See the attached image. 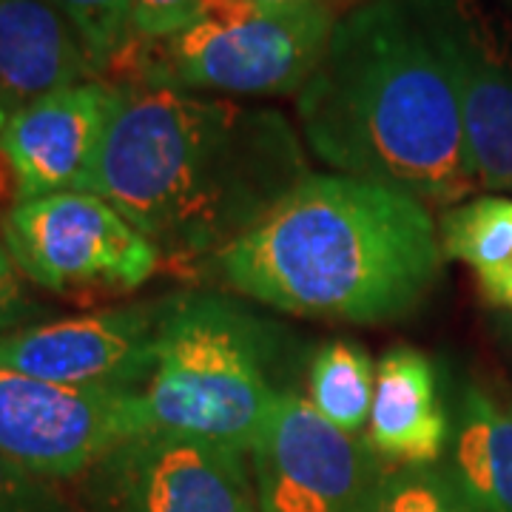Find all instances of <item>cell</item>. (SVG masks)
I'll return each instance as SVG.
<instances>
[{"instance_id":"obj_15","label":"cell","mask_w":512,"mask_h":512,"mask_svg":"<svg viewBox=\"0 0 512 512\" xmlns=\"http://www.w3.org/2000/svg\"><path fill=\"white\" fill-rule=\"evenodd\" d=\"M444 458L441 467L478 512H512V399L464 384Z\"/></svg>"},{"instance_id":"obj_23","label":"cell","mask_w":512,"mask_h":512,"mask_svg":"<svg viewBox=\"0 0 512 512\" xmlns=\"http://www.w3.org/2000/svg\"><path fill=\"white\" fill-rule=\"evenodd\" d=\"M478 288L490 305L512 311V265L504 271H495V274L478 276Z\"/></svg>"},{"instance_id":"obj_10","label":"cell","mask_w":512,"mask_h":512,"mask_svg":"<svg viewBox=\"0 0 512 512\" xmlns=\"http://www.w3.org/2000/svg\"><path fill=\"white\" fill-rule=\"evenodd\" d=\"M143 433L137 393H100L0 367V456L43 478H83Z\"/></svg>"},{"instance_id":"obj_6","label":"cell","mask_w":512,"mask_h":512,"mask_svg":"<svg viewBox=\"0 0 512 512\" xmlns=\"http://www.w3.org/2000/svg\"><path fill=\"white\" fill-rule=\"evenodd\" d=\"M0 237L20 274L57 296L137 291L163 256L111 202L89 191L18 200Z\"/></svg>"},{"instance_id":"obj_3","label":"cell","mask_w":512,"mask_h":512,"mask_svg":"<svg viewBox=\"0 0 512 512\" xmlns=\"http://www.w3.org/2000/svg\"><path fill=\"white\" fill-rule=\"evenodd\" d=\"M211 262L222 285L256 305L376 325L419 308L444 251L424 202L328 171L305 177Z\"/></svg>"},{"instance_id":"obj_2","label":"cell","mask_w":512,"mask_h":512,"mask_svg":"<svg viewBox=\"0 0 512 512\" xmlns=\"http://www.w3.org/2000/svg\"><path fill=\"white\" fill-rule=\"evenodd\" d=\"M296 114L333 174L424 205H458L478 185L456 86L410 0H367L336 20Z\"/></svg>"},{"instance_id":"obj_27","label":"cell","mask_w":512,"mask_h":512,"mask_svg":"<svg viewBox=\"0 0 512 512\" xmlns=\"http://www.w3.org/2000/svg\"><path fill=\"white\" fill-rule=\"evenodd\" d=\"M362 3H367V0H362Z\"/></svg>"},{"instance_id":"obj_21","label":"cell","mask_w":512,"mask_h":512,"mask_svg":"<svg viewBox=\"0 0 512 512\" xmlns=\"http://www.w3.org/2000/svg\"><path fill=\"white\" fill-rule=\"evenodd\" d=\"M211 0H131V40H163L197 23Z\"/></svg>"},{"instance_id":"obj_12","label":"cell","mask_w":512,"mask_h":512,"mask_svg":"<svg viewBox=\"0 0 512 512\" xmlns=\"http://www.w3.org/2000/svg\"><path fill=\"white\" fill-rule=\"evenodd\" d=\"M120 83L89 77L43 94L0 128V157L6 160L18 200L46 194H92Z\"/></svg>"},{"instance_id":"obj_14","label":"cell","mask_w":512,"mask_h":512,"mask_svg":"<svg viewBox=\"0 0 512 512\" xmlns=\"http://www.w3.org/2000/svg\"><path fill=\"white\" fill-rule=\"evenodd\" d=\"M100 77L74 26L49 0H0V128L32 100Z\"/></svg>"},{"instance_id":"obj_13","label":"cell","mask_w":512,"mask_h":512,"mask_svg":"<svg viewBox=\"0 0 512 512\" xmlns=\"http://www.w3.org/2000/svg\"><path fill=\"white\" fill-rule=\"evenodd\" d=\"M453 416L441 402L433 362L416 348H390L376 365L367 444L390 467H436L447 456Z\"/></svg>"},{"instance_id":"obj_7","label":"cell","mask_w":512,"mask_h":512,"mask_svg":"<svg viewBox=\"0 0 512 512\" xmlns=\"http://www.w3.org/2000/svg\"><path fill=\"white\" fill-rule=\"evenodd\" d=\"M83 495L92 512H259L248 453L160 430L111 447Z\"/></svg>"},{"instance_id":"obj_25","label":"cell","mask_w":512,"mask_h":512,"mask_svg":"<svg viewBox=\"0 0 512 512\" xmlns=\"http://www.w3.org/2000/svg\"><path fill=\"white\" fill-rule=\"evenodd\" d=\"M504 322H507L504 328H507V333H510V339H512V319H504Z\"/></svg>"},{"instance_id":"obj_24","label":"cell","mask_w":512,"mask_h":512,"mask_svg":"<svg viewBox=\"0 0 512 512\" xmlns=\"http://www.w3.org/2000/svg\"><path fill=\"white\" fill-rule=\"evenodd\" d=\"M239 3H248L256 9H302V6H316L325 0H239Z\"/></svg>"},{"instance_id":"obj_4","label":"cell","mask_w":512,"mask_h":512,"mask_svg":"<svg viewBox=\"0 0 512 512\" xmlns=\"http://www.w3.org/2000/svg\"><path fill=\"white\" fill-rule=\"evenodd\" d=\"M302 348L291 330L214 291L165 296L157 367L137 393L140 427L251 453L268 416L299 393Z\"/></svg>"},{"instance_id":"obj_9","label":"cell","mask_w":512,"mask_h":512,"mask_svg":"<svg viewBox=\"0 0 512 512\" xmlns=\"http://www.w3.org/2000/svg\"><path fill=\"white\" fill-rule=\"evenodd\" d=\"M456 86L478 185L512 191V23L487 0H410Z\"/></svg>"},{"instance_id":"obj_18","label":"cell","mask_w":512,"mask_h":512,"mask_svg":"<svg viewBox=\"0 0 512 512\" xmlns=\"http://www.w3.org/2000/svg\"><path fill=\"white\" fill-rule=\"evenodd\" d=\"M365 512H478L450 473L436 467H390Z\"/></svg>"},{"instance_id":"obj_8","label":"cell","mask_w":512,"mask_h":512,"mask_svg":"<svg viewBox=\"0 0 512 512\" xmlns=\"http://www.w3.org/2000/svg\"><path fill=\"white\" fill-rule=\"evenodd\" d=\"M248 458L259 512H365L390 470L302 393L276 404Z\"/></svg>"},{"instance_id":"obj_1","label":"cell","mask_w":512,"mask_h":512,"mask_svg":"<svg viewBox=\"0 0 512 512\" xmlns=\"http://www.w3.org/2000/svg\"><path fill=\"white\" fill-rule=\"evenodd\" d=\"M302 143L274 109L120 80L92 194L163 256H217L311 177Z\"/></svg>"},{"instance_id":"obj_17","label":"cell","mask_w":512,"mask_h":512,"mask_svg":"<svg viewBox=\"0 0 512 512\" xmlns=\"http://www.w3.org/2000/svg\"><path fill=\"white\" fill-rule=\"evenodd\" d=\"M444 259L470 265L476 276L512 265V200L476 197L458 202L439 220Z\"/></svg>"},{"instance_id":"obj_11","label":"cell","mask_w":512,"mask_h":512,"mask_svg":"<svg viewBox=\"0 0 512 512\" xmlns=\"http://www.w3.org/2000/svg\"><path fill=\"white\" fill-rule=\"evenodd\" d=\"M157 302L120 305L0 336V367L100 393H140L157 367Z\"/></svg>"},{"instance_id":"obj_19","label":"cell","mask_w":512,"mask_h":512,"mask_svg":"<svg viewBox=\"0 0 512 512\" xmlns=\"http://www.w3.org/2000/svg\"><path fill=\"white\" fill-rule=\"evenodd\" d=\"M74 26L92 57L94 72L103 74L131 43V0H49Z\"/></svg>"},{"instance_id":"obj_5","label":"cell","mask_w":512,"mask_h":512,"mask_svg":"<svg viewBox=\"0 0 512 512\" xmlns=\"http://www.w3.org/2000/svg\"><path fill=\"white\" fill-rule=\"evenodd\" d=\"M336 20L330 3L256 9L239 0H211L183 32L131 40L114 66H126V80L211 97L299 94L325 55Z\"/></svg>"},{"instance_id":"obj_22","label":"cell","mask_w":512,"mask_h":512,"mask_svg":"<svg viewBox=\"0 0 512 512\" xmlns=\"http://www.w3.org/2000/svg\"><path fill=\"white\" fill-rule=\"evenodd\" d=\"M46 313L49 308L35 302L32 293L26 291V276L20 274L6 242L0 237V336L37 325Z\"/></svg>"},{"instance_id":"obj_16","label":"cell","mask_w":512,"mask_h":512,"mask_svg":"<svg viewBox=\"0 0 512 512\" xmlns=\"http://www.w3.org/2000/svg\"><path fill=\"white\" fill-rule=\"evenodd\" d=\"M376 399V362L359 342L333 339L308 362V402L322 419L359 436Z\"/></svg>"},{"instance_id":"obj_20","label":"cell","mask_w":512,"mask_h":512,"mask_svg":"<svg viewBox=\"0 0 512 512\" xmlns=\"http://www.w3.org/2000/svg\"><path fill=\"white\" fill-rule=\"evenodd\" d=\"M0 512H74L52 478L0 456Z\"/></svg>"},{"instance_id":"obj_26","label":"cell","mask_w":512,"mask_h":512,"mask_svg":"<svg viewBox=\"0 0 512 512\" xmlns=\"http://www.w3.org/2000/svg\"><path fill=\"white\" fill-rule=\"evenodd\" d=\"M504 3H507V6H510V9H512V0H504Z\"/></svg>"}]
</instances>
